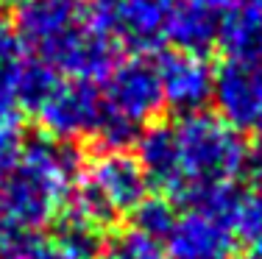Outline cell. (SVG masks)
<instances>
[{
  "mask_svg": "<svg viewBox=\"0 0 262 259\" xmlns=\"http://www.w3.org/2000/svg\"><path fill=\"white\" fill-rule=\"evenodd\" d=\"M14 31L34 61L61 78L95 84L120 61V45L92 20L84 0H26L17 6Z\"/></svg>",
  "mask_w": 262,
  "mask_h": 259,
  "instance_id": "6da1fadb",
  "label": "cell"
},
{
  "mask_svg": "<svg viewBox=\"0 0 262 259\" xmlns=\"http://www.w3.org/2000/svg\"><path fill=\"white\" fill-rule=\"evenodd\" d=\"M81 162L70 143L31 139L14 170L0 181V234H36L61 215L78 181Z\"/></svg>",
  "mask_w": 262,
  "mask_h": 259,
  "instance_id": "7a4b0ae2",
  "label": "cell"
},
{
  "mask_svg": "<svg viewBox=\"0 0 262 259\" xmlns=\"http://www.w3.org/2000/svg\"><path fill=\"white\" fill-rule=\"evenodd\" d=\"M170 126L173 156H176V181L170 201H184L195 206L204 195L234 187L237 178L248 170L251 148L223 117L195 112L179 117Z\"/></svg>",
  "mask_w": 262,
  "mask_h": 259,
  "instance_id": "3957f363",
  "label": "cell"
},
{
  "mask_svg": "<svg viewBox=\"0 0 262 259\" xmlns=\"http://www.w3.org/2000/svg\"><path fill=\"white\" fill-rule=\"evenodd\" d=\"M162 101L157 67L142 56L120 59L101 86V123L95 137L103 151H126L157 120Z\"/></svg>",
  "mask_w": 262,
  "mask_h": 259,
  "instance_id": "277c9868",
  "label": "cell"
},
{
  "mask_svg": "<svg viewBox=\"0 0 262 259\" xmlns=\"http://www.w3.org/2000/svg\"><path fill=\"white\" fill-rule=\"evenodd\" d=\"M179 0H90L92 20L117 45L137 53L159 51L170 42Z\"/></svg>",
  "mask_w": 262,
  "mask_h": 259,
  "instance_id": "5b68a950",
  "label": "cell"
},
{
  "mask_svg": "<svg viewBox=\"0 0 262 259\" xmlns=\"http://www.w3.org/2000/svg\"><path fill=\"white\" fill-rule=\"evenodd\" d=\"M212 101L232 128H262V45L226 56L215 67Z\"/></svg>",
  "mask_w": 262,
  "mask_h": 259,
  "instance_id": "8992f818",
  "label": "cell"
},
{
  "mask_svg": "<svg viewBox=\"0 0 262 259\" xmlns=\"http://www.w3.org/2000/svg\"><path fill=\"white\" fill-rule=\"evenodd\" d=\"M48 137L70 143L98 131L101 123V89L90 81L56 76L31 109Z\"/></svg>",
  "mask_w": 262,
  "mask_h": 259,
  "instance_id": "52a82bcc",
  "label": "cell"
},
{
  "mask_svg": "<svg viewBox=\"0 0 262 259\" xmlns=\"http://www.w3.org/2000/svg\"><path fill=\"white\" fill-rule=\"evenodd\" d=\"M157 78L162 89V101L179 114L204 112V106L212 101L215 89V67L209 59L198 51L173 48L157 59Z\"/></svg>",
  "mask_w": 262,
  "mask_h": 259,
  "instance_id": "ba28073f",
  "label": "cell"
},
{
  "mask_svg": "<svg viewBox=\"0 0 262 259\" xmlns=\"http://www.w3.org/2000/svg\"><path fill=\"white\" fill-rule=\"evenodd\" d=\"M234 229L229 220L204 209H187L179 215L167 234L170 259H232L234 256Z\"/></svg>",
  "mask_w": 262,
  "mask_h": 259,
  "instance_id": "9c48e42d",
  "label": "cell"
},
{
  "mask_svg": "<svg viewBox=\"0 0 262 259\" xmlns=\"http://www.w3.org/2000/svg\"><path fill=\"white\" fill-rule=\"evenodd\" d=\"M26 70V48H23L14 26L0 14V106H17Z\"/></svg>",
  "mask_w": 262,
  "mask_h": 259,
  "instance_id": "30bf717a",
  "label": "cell"
},
{
  "mask_svg": "<svg viewBox=\"0 0 262 259\" xmlns=\"http://www.w3.org/2000/svg\"><path fill=\"white\" fill-rule=\"evenodd\" d=\"M101 259H170L162 240L137 231L134 226L115 231L101 243Z\"/></svg>",
  "mask_w": 262,
  "mask_h": 259,
  "instance_id": "8fae6325",
  "label": "cell"
},
{
  "mask_svg": "<svg viewBox=\"0 0 262 259\" xmlns=\"http://www.w3.org/2000/svg\"><path fill=\"white\" fill-rule=\"evenodd\" d=\"M176 209H173V201L165 198V195H148L140 206L131 212V226L137 231L148 234V237H167L176 223Z\"/></svg>",
  "mask_w": 262,
  "mask_h": 259,
  "instance_id": "7c38bea8",
  "label": "cell"
},
{
  "mask_svg": "<svg viewBox=\"0 0 262 259\" xmlns=\"http://www.w3.org/2000/svg\"><path fill=\"white\" fill-rule=\"evenodd\" d=\"M11 248L17 259H101L98 254L76 251L70 245L59 243L56 237H39V234H9Z\"/></svg>",
  "mask_w": 262,
  "mask_h": 259,
  "instance_id": "4fadbf2b",
  "label": "cell"
},
{
  "mask_svg": "<svg viewBox=\"0 0 262 259\" xmlns=\"http://www.w3.org/2000/svg\"><path fill=\"white\" fill-rule=\"evenodd\" d=\"M232 229L234 237L251 245V251L262 254V190L240 195V203H237L232 218Z\"/></svg>",
  "mask_w": 262,
  "mask_h": 259,
  "instance_id": "5bb4252c",
  "label": "cell"
},
{
  "mask_svg": "<svg viewBox=\"0 0 262 259\" xmlns=\"http://www.w3.org/2000/svg\"><path fill=\"white\" fill-rule=\"evenodd\" d=\"M26 148V128L14 106H0V181L14 170Z\"/></svg>",
  "mask_w": 262,
  "mask_h": 259,
  "instance_id": "9a60e30c",
  "label": "cell"
},
{
  "mask_svg": "<svg viewBox=\"0 0 262 259\" xmlns=\"http://www.w3.org/2000/svg\"><path fill=\"white\" fill-rule=\"evenodd\" d=\"M192 6H198V9H207L209 14H215V17H223L226 11H232L240 0H190Z\"/></svg>",
  "mask_w": 262,
  "mask_h": 259,
  "instance_id": "2e32d148",
  "label": "cell"
},
{
  "mask_svg": "<svg viewBox=\"0 0 262 259\" xmlns=\"http://www.w3.org/2000/svg\"><path fill=\"white\" fill-rule=\"evenodd\" d=\"M251 168H257V173L262 176V148H259L257 153H251V162H248V170H251Z\"/></svg>",
  "mask_w": 262,
  "mask_h": 259,
  "instance_id": "e0dca14e",
  "label": "cell"
},
{
  "mask_svg": "<svg viewBox=\"0 0 262 259\" xmlns=\"http://www.w3.org/2000/svg\"><path fill=\"white\" fill-rule=\"evenodd\" d=\"M232 259H262V254H257V251H248V254H240V256H232Z\"/></svg>",
  "mask_w": 262,
  "mask_h": 259,
  "instance_id": "ac0fdd59",
  "label": "cell"
},
{
  "mask_svg": "<svg viewBox=\"0 0 262 259\" xmlns=\"http://www.w3.org/2000/svg\"><path fill=\"white\" fill-rule=\"evenodd\" d=\"M26 0H0V6H23Z\"/></svg>",
  "mask_w": 262,
  "mask_h": 259,
  "instance_id": "d6986e66",
  "label": "cell"
},
{
  "mask_svg": "<svg viewBox=\"0 0 262 259\" xmlns=\"http://www.w3.org/2000/svg\"><path fill=\"white\" fill-rule=\"evenodd\" d=\"M251 3L257 6V11H259V14H262V0H251Z\"/></svg>",
  "mask_w": 262,
  "mask_h": 259,
  "instance_id": "ffe728a7",
  "label": "cell"
}]
</instances>
